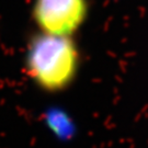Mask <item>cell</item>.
<instances>
[{
  "instance_id": "cell-2",
  "label": "cell",
  "mask_w": 148,
  "mask_h": 148,
  "mask_svg": "<svg viewBox=\"0 0 148 148\" xmlns=\"http://www.w3.org/2000/svg\"><path fill=\"white\" fill-rule=\"evenodd\" d=\"M87 0H36L34 19L44 34L69 36L84 23Z\"/></svg>"
},
{
  "instance_id": "cell-1",
  "label": "cell",
  "mask_w": 148,
  "mask_h": 148,
  "mask_svg": "<svg viewBox=\"0 0 148 148\" xmlns=\"http://www.w3.org/2000/svg\"><path fill=\"white\" fill-rule=\"evenodd\" d=\"M79 65V54L69 36L42 34L32 40L27 68L32 79L47 91H59L69 86Z\"/></svg>"
},
{
  "instance_id": "cell-3",
  "label": "cell",
  "mask_w": 148,
  "mask_h": 148,
  "mask_svg": "<svg viewBox=\"0 0 148 148\" xmlns=\"http://www.w3.org/2000/svg\"><path fill=\"white\" fill-rule=\"evenodd\" d=\"M45 123L48 130L54 134V136L59 140H68L73 137L75 126L71 120L64 112L58 110H52L46 113Z\"/></svg>"
}]
</instances>
